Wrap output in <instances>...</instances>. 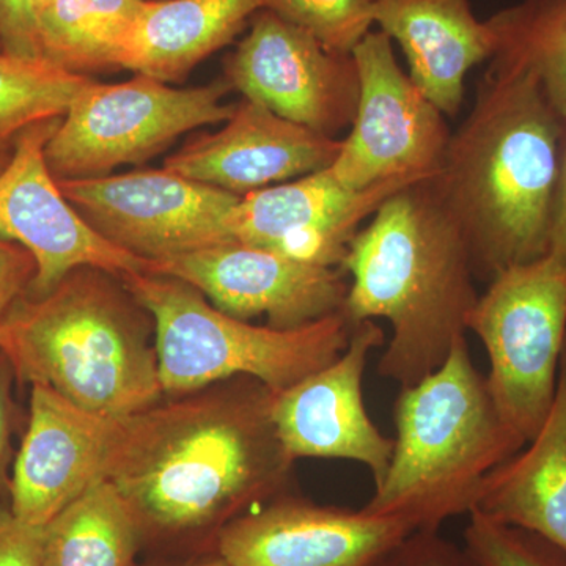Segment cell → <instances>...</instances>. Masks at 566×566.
Listing matches in <instances>:
<instances>
[{"instance_id": "24", "label": "cell", "mask_w": 566, "mask_h": 566, "mask_svg": "<svg viewBox=\"0 0 566 566\" xmlns=\"http://www.w3.org/2000/svg\"><path fill=\"white\" fill-rule=\"evenodd\" d=\"M495 50L526 66L566 120V0H520L488 18Z\"/></svg>"}, {"instance_id": "22", "label": "cell", "mask_w": 566, "mask_h": 566, "mask_svg": "<svg viewBox=\"0 0 566 566\" xmlns=\"http://www.w3.org/2000/svg\"><path fill=\"white\" fill-rule=\"evenodd\" d=\"M145 0H50L36 11L41 57L80 76L123 70Z\"/></svg>"}, {"instance_id": "32", "label": "cell", "mask_w": 566, "mask_h": 566, "mask_svg": "<svg viewBox=\"0 0 566 566\" xmlns=\"http://www.w3.org/2000/svg\"><path fill=\"white\" fill-rule=\"evenodd\" d=\"M13 368L6 354L0 353V501L9 504L11 469H13L14 453L11 447V433H13V398H11V385H13Z\"/></svg>"}, {"instance_id": "15", "label": "cell", "mask_w": 566, "mask_h": 566, "mask_svg": "<svg viewBox=\"0 0 566 566\" xmlns=\"http://www.w3.org/2000/svg\"><path fill=\"white\" fill-rule=\"evenodd\" d=\"M412 532L395 517L283 493L223 528L216 554L230 566H368Z\"/></svg>"}, {"instance_id": "4", "label": "cell", "mask_w": 566, "mask_h": 566, "mask_svg": "<svg viewBox=\"0 0 566 566\" xmlns=\"http://www.w3.org/2000/svg\"><path fill=\"white\" fill-rule=\"evenodd\" d=\"M155 340V319L123 277L93 266L21 297L0 319V353L18 381L117 419L163 400Z\"/></svg>"}, {"instance_id": "21", "label": "cell", "mask_w": 566, "mask_h": 566, "mask_svg": "<svg viewBox=\"0 0 566 566\" xmlns=\"http://www.w3.org/2000/svg\"><path fill=\"white\" fill-rule=\"evenodd\" d=\"M263 9V0H145L123 70L182 82L199 63L232 43Z\"/></svg>"}, {"instance_id": "8", "label": "cell", "mask_w": 566, "mask_h": 566, "mask_svg": "<svg viewBox=\"0 0 566 566\" xmlns=\"http://www.w3.org/2000/svg\"><path fill=\"white\" fill-rule=\"evenodd\" d=\"M230 91L223 77L188 88L169 87L145 74L118 84L92 81L48 142V169L57 181L85 180L148 161L182 134L229 120L234 104L222 99Z\"/></svg>"}, {"instance_id": "1", "label": "cell", "mask_w": 566, "mask_h": 566, "mask_svg": "<svg viewBox=\"0 0 566 566\" xmlns=\"http://www.w3.org/2000/svg\"><path fill=\"white\" fill-rule=\"evenodd\" d=\"M273 395L238 376L122 417L106 480L136 517L142 549L211 556L223 528L285 493L294 460L275 431Z\"/></svg>"}, {"instance_id": "31", "label": "cell", "mask_w": 566, "mask_h": 566, "mask_svg": "<svg viewBox=\"0 0 566 566\" xmlns=\"http://www.w3.org/2000/svg\"><path fill=\"white\" fill-rule=\"evenodd\" d=\"M0 41L7 54L41 57L31 0H0Z\"/></svg>"}, {"instance_id": "18", "label": "cell", "mask_w": 566, "mask_h": 566, "mask_svg": "<svg viewBox=\"0 0 566 566\" xmlns=\"http://www.w3.org/2000/svg\"><path fill=\"white\" fill-rule=\"evenodd\" d=\"M342 140L285 120L244 98L216 133L186 142L167 156L164 169L243 197L274 182L329 169Z\"/></svg>"}, {"instance_id": "34", "label": "cell", "mask_w": 566, "mask_h": 566, "mask_svg": "<svg viewBox=\"0 0 566 566\" xmlns=\"http://www.w3.org/2000/svg\"><path fill=\"white\" fill-rule=\"evenodd\" d=\"M134 566H230L219 557L218 554H211V556H205L199 558H189V560H158L151 562V564L134 565Z\"/></svg>"}, {"instance_id": "6", "label": "cell", "mask_w": 566, "mask_h": 566, "mask_svg": "<svg viewBox=\"0 0 566 566\" xmlns=\"http://www.w3.org/2000/svg\"><path fill=\"white\" fill-rule=\"evenodd\" d=\"M155 319L164 395L182 397L238 378L259 379L273 392L333 364L352 338L344 312L297 329L253 326L219 311L196 286L170 275H123Z\"/></svg>"}, {"instance_id": "2", "label": "cell", "mask_w": 566, "mask_h": 566, "mask_svg": "<svg viewBox=\"0 0 566 566\" xmlns=\"http://www.w3.org/2000/svg\"><path fill=\"white\" fill-rule=\"evenodd\" d=\"M565 129L532 71L502 55L490 59L474 106L430 178L482 281L549 252Z\"/></svg>"}, {"instance_id": "25", "label": "cell", "mask_w": 566, "mask_h": 566, "mask_svg": "<svg viewBox=\"0 0 566 566\" xmlns=\"http://www.w3.org/2000/svg\"><path fill=\"white\" fill-rule=\"evenodd\" d=\"M92 81L43 57L0 52V145L13 147L18 134L33 123L65 117Z\"/></svg>"}, {"instance_id": "27", "label": "cell", "mask_w": 566, "mask_h": 566, "mask_svg": "<svg viewBox=\"0 0 566 566\" xmlns=\"http://www.w3.org/2000/svg\"><path fill=\"white\" fill-rule=\"evenodd\" d=\"M465 549L479 566H566V553L542 536L469 515Z\"/></svg>"}, {"instance_id": "7", "label": "cell", "mask_w": 566, "mask_h": 566, "mask_svg": "<svg viewBox=\"0 0 566 566\" xmlns=\"http://www.w3.org/2000/svg\"><path fill=\"white\" fill-rule=\"evenodd\" d=\"M490 359L488 389L504 422L531 442L556 397L566 340V260L546 253L495 274L468 319Z\"/></svg>"}, {"instance_id": "20", "label": "cell", "mask_w": 566, "mask_h": 566, "mask_svg": "<svg viewBox=\"0 0 566 566\" xmlns=\"http://www.w3.org/2000/svg\"><path fill=\"white\" fill-rule=\"evenodd\" d=\"M527 444L486 476L474 512L542 536L566 553V340L556 397Z\"/></svg>"}, {"instance_id": "35", "label": "cell", "mask_w": 566, "mask_h": 566, "mask_svg": "<svg viewBox=\"0 0 566 566\" xmlns=\"http://www.w3.org/2000/svg\"><path fill=\"white\" fill-rule=\"evenodd\" d=\"M11 158H13V147L0 145V174L9 167Z\"/></svg>"}, {"instance_id": "11", "label": "cell", "mask_w": 566, "mask_h": 566, "mask_svg": "<svg viewBox=\"0 0 566 566\" xmlns=\"http://www.w3.org/2000/svg\"><path fill=\"white\" fill-rule=\"evenodd\" d=\"M223 80L244 98L327 137L353 125L359 103L353 54L327 50L264 9L253 14L248 35L223 61Z\"/></svg>"}, {"instance_id": "26", "label": "cell", "mask_w": 566, "mask_h": 566, "mask_svg": "<svg viewBox=\"0 0 566 566\" xmlns=\"http://www.w3.org/2000/svg\"><path fill=\"white\" fill-rule=\"evenodd\" d=\"M263 9L340 54H353L375 24L374 0H263Z\"/></svg>"}, {"instance_id": "30", "label": "cell", "mask_w": 566, "mask_h": 566, "mask_svg": "<svg viewBox=\"0 0 566 566\" xmlns=\"http://www.w3.org/2000/svg\"><path fill=\"white\" fill-rule=\"evenodd\" d=\"M36 270L35 256L28 249L0 237V319L29 293Z\"/></svg>"}, {"instance_id": "10", "label": "cell", "mask_w": 566, "mask_h": 566, "mask_svg": "<svg viewBox=\"0 0 566 566\" xmlns=\"http://www.w3.org/2000/svg\"><path fill=\"white\" fill-rule=\"evenodd\" d=\"M353 57L359 103L331 174L356 191L390 180H430L452 136L446 115L400 69L385 32L368 33Z\"/></svg>"}, {"instance_id": "28", "label": "cell", "mask_w": 566, "mask_h": 566, "mask_svg": "<svg viewBox=\"0 0 566 566\" xmlns=\"http://www.w3.org/2000/svg\"><path fill=\"white\" fill-rule=\"evenodd\" d=\"M368 566H479L465 547L439 534L416 531Z\"/></svg>"}, {"instance_id": "12", "label": "cell", "mask_w": 566, "mask_h": 566, "mask_svg": "<svg viewBox=\"0 0 566 566\" xmlns=\"http://www.w3.org/2000/svg\"><path fill=\"white\" fill-rule=\"evenodd\" d=\"M62 118L22 129L13 142V158L0 174V237L28 249L39 266L25 296H44L81 266L99 268L120 277L151 271L150 262L95 232L52 177L44 148Z\"/></svg>"}, {"instance_id": "29", "label": "cell", "mask_w": 566, "mask_h": 566, "mask_svg": "<svg viewBox=\"0 0 566 566\" xmlns=\"http://www.w3.org/2000/svg\"><path fill=\"white\" fill-rule=\"evenodd\" d=\"M0 566H44L43 531L22 523L0 501Z\"/></svg>"}, {"instance_id": "33", "label": "cell", "mask_w": 566, "mask_h": 566, "mask_svg": "<svg viewBox=\"0 0 566 566\" xmlns=\"http://www.w3.org/2000/svg\"><path fill=\"white\" fill-rule=\"evenodd\" d=\"M566 260V129L562 142L560 163L556 192H554L553 216H551L549 252Z\"/></svg>"}, {"instance_id": "37", "label": "cell", "mask_w": 566, "mask_h": 566, "mask_svg": "<svg viewBox=\"0 0 566 566\" xmlns=\"http://www.w3.org/2000/svg\"><path fill=\"white\" fill-rule=\"evenodd\" d=\"M0 52H3L2 41H0Z\"/></svg>"}, {"instance_id": "5", "label": "cell", "mask_w": 566, "mask_h": 566, "mask_svg": "<svg viewBox=\"0 0 566 566\" xmlns=\"http://www.w3.org/2000/svg\"><path fill=\"white\" fill-rule=\"evenodd\" d=\"M394 419L389 469L363 510L415 532L471 515L486 476L527 444L499 415L465 337L442 367L401 389Z\"/></svg>"}, {"instance_id": "13", "label": "cell", "mask_w": 566, "mask_h": 566, "mask_svg": "<svg viewBox=\"0 0 566 566\" xmlns=\"http://www.w3.org/2000/svg\"><path fill=\"white\" fill-rule=\"evenodd\" d=\"M150 273L196 286L234 318L264 315L274 329H297L344 311V271L281 252L226 243L151 263Z\"/></svg>"}, {"instance_id": "16", "label": "cell", "mask_w": 566, "mask_h": 566, "mask_svg": "<svg viewBox=\"0 0 566 566\" xmlns=\"http://www.w3.org/2000/svg\"><path fill=\"white\" fill-rule=\"evenodd\" d=\"M118 427L117 417L88 411L51 387L32 385L28 431L11 469V513L43 527L106 480Z\"/></svg>"}, {"instance_id": "36", "label": "cell", "mask_w": 566, "mask_h": 566, "mask_svg": "<svg viewBox=\"0 0 566 566\" xmlns=\"http://www.w3.org/2000/svg\"><path fill=\"white\" fill-rule=\"evenodd\" d=\"M31 2L33 6V10H35V17H36V11H39L41 9V7L44 6V3L50 2V0H31Z\"/></svg>"}, {"instance_id": "3", "label": "cell", "mask_w": 566, "mask_h": 566, "mask_svg": "<svg viewBox=\"0 0 566 566\" xmlns=\"http://www.w3.org/2000/svg\"><path fill=\"white\" fill-rule=\"evenodd\" d=\"M340 270L352 275L344 314L385 318L392 337L378 374L401 389L446 363L465 337L480 294L471 248L430 180L398 189L354 234Z\"/></svg>"}, {"instance_id": "14", "label": "cell", "mask_w": 566, "mask_h": 566, "mask_svg": "<svg viewBox=\"0 0 566 566\" xmlns=\"http://www.w3.org/2000/svg\"><path fill=\"white\" fill-rule=\"evenodd\" d=\"M385 345V331L367 319L353 327L344 353L333 364L274 392L271 416L283 449L297 458L349 460L367 465L381 485L395 439L376 427L365 409L363 382L368 356Z\"/></svg>"}, {"instance_id": "19", "label": "cell", "mask_w": 566, "mask_h": 566, "mask_svg": "<svg viewBox=\"0 0 566 566\" xmlns=\"http://www.w3.org/2000/svg\"><path fill=\"white\" fill-rule=\"evenodd\" d=\"M379 31L397 41L409 76L444 115H457L464 80L495 50L493 32L479 21L469 0H374Z\"/></svg>"}, {"instance_id": "23", "label": "cell", "mask_w": 566, "mask_h": 566, "mask_svg": "<svg viewBox=\"0 0 566 566\" xmlns=\"http://www.w3.org/2000/svg\"><path fill=\"white\" fill-rule=\"evenodd\" d=\"M41 531L44 566H134L142 549L136 517L107 480L88 488Z\"/></svg>"}, {"instance_id": "9", "label": "cell", "mask_w": 566, "mask_h": 566, "mask_svg": "<svg viewBox=\"0 0 566 566\" xmlns=\"http://www.w3.org/2000/svg\"><path fill=\"white\" fill-rule=\"evenodd\" d=\"M59 186L95 232L150 263L234 243L229 219L241 197L164 167Z\"/></svg>"}, {"instance_id": "17", "label": "cell", "mask_w": 566, "mask_h": 566, "mask_svg": "<svg viewBox=\"0 0 566 566\" xmlns=\"http://www.w3.org/2000/svg\"><path fill=\"white\" fill-rule=\"evenodd\" d=\"M423 181V180H422ZM412 180L356 191L329 169L245 193L230 212L234 243L281 252L303 262L340 266L354 234L379 205Z\"/></svg>"}]
</instances>
